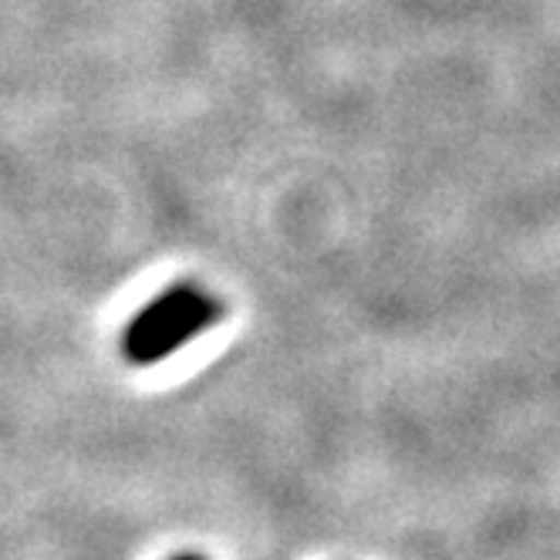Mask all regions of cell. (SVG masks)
Returning <instances> with one entry per match:
<instances>
[{
	"label": "cell",
	"instance_id": "cell-1",
	"mask_svg": "<svg viewBox=\"0 0 560 560\" xmlns=\"http://www.w3.org/2000/svg\"><path fill=\"white\" fill-rule=\"evenodd\" d=\"M223 314H226L223 298L192 284V280H179V284L152 298L132 317L122 338H118V351H122L129 365L139 369L155 365L163 358L176 354L192 338H199L207 328H213Z\"/></svg>",
	"mask_w": 560,
	"mask_h": 560
},
{
	"label": "cell",
	"instance_id": "cell-2",
	"mask_svg": "<svg viewBox=\"0 0 560 560\" xmlns=\"http://www.w3.org/2000/svg\"><path fill=\"white\" fill-rule=\"evenodd\" d=\"M170 560H207L203 553H176V557H170Z\"/></svg>",
	"mask_w": 560,
	"mask_h": 560
}]
</instances>
